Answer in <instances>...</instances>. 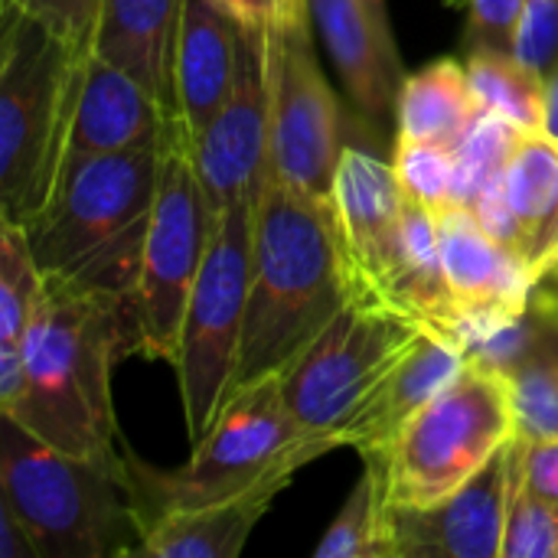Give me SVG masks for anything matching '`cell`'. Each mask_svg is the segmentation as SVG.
Returning a JSON list of instances; mask_svg holds the SVG:
<instances>
[{"label":"cell","instance_id":"6da1fadb","mask_svg":"<svg viewBox=\"0 0 558 558\" xmlns=\"http://www.w3.org/2000/svg\"><path fill=\"white\" fill-rule=\"evenodd\" d=\"M128 350H137L131 304L46 278L23 337V386L0 412L72 458H111V363Z\"/></svg>","mask_w":558,"mask_h":558},{"label":"cell","instance_id":"7a4b0ae2","mask_svg":"<svg viewBox=\"0 0 558 558\" xmlns=\"http://www.w3.org/2000/svg\"><path fill=\"white\" fill-rule=\"evenodd\" d=\"M347 301L333 219L265 170L235 389L284 373Z\"/></svg>","mask_w":558,"mask_h":558},{"label":"cell","instance_id":"3957f363","mask_svg":"<svg viewBox=\"0 0 558 558\" xmlns=\"http://www.w3.org/2000/svg\"><path fill=\"white\" fill-rule=\"evenodd\" d=\"M160 157L163 141L62 160L49 203L23 226L43 278L108 294L134 311Z\"/></svg>","mask_w":558,"mask_h":558},{"label":"cell","instance_id":"277c9868","mask_svg":"<svg viewBox=\"0 0 558 558\" xmlns=\"http://www.w3.org/2000/svg\"><path fill=\"white\" fill-rule=\"evenodd\" d=\"M0 500L20 517L39 558L134 556L141 536L128 461L72 458L20 422L0 425Z\"/></svg>","mask_w":558,"mask_h":558},{"label":"cell","instance_id":"5b68a950","mask_svg":"<svg viewBox=\"0 0 558 558\" xmlns=\"http://www.w3.org/2000/svg\"><path fill=\"white\" fill-rule=\"evenodd\" d=\"M75 56L20 3H3L0 199L26 226L52 196L75 95Z\"/></svg>","mask_w":558,"mask_h":558},{"label":"cell","instance_id":"8992f818","mask_svg":"<svg viewBox=\"0 0 558 558\" xmlns=\"http://www.w3.org/2000/svg\"><path fill=\"white\" fill-rule=\"evenodd\" d=\"M307 441L311 435L301 432L288 409L281 373L235 389L226 412L183 468L154 471L137 458H124L141 536L167 513L199 510L248 490Z\"/></svg>","mask_w":558,"mask_h":558},{"label":"cell","instance_id":"52a82bcc","mask_svg":"<svg viewBox=\"0 0 558 558\" xmlns=\"http://www.w3.org/2000/svg\"><path fill=\"white\" fill-rule=\"evenodd\" d=\"M517 438L510 379L468 360L464 373L438 392L376 461L386 507H428L471 481Z\"/></svg>","mask_w":558,"mask_h":558},{"label":"cell","instance_id":"ba28073f","mask_svg":"<svg viewBox=\"0 0 558 558\" xmlns=\"http://www.w3.org/2000/svg\"><path fill=\"white\" fill-rule=\"evenodd\" d=\"M258 193L239 196L219 213L209 252L190 294L177 379L193 448L213 432L235 396V366L252 288Z\"/></svg>","mask_w":558,"mask_h":558},{"label":"cell","instance_id":"9c48e42d","mask_svg":"<svg viewBox=\"0 0 558 558\" xmlns=\"http://www.w3.org/2000/svg\"><path fill=\"white\" fill-rule=\"evenodd\" d=\"M216 222L219 213L213 209L199 180L193 141L177 118L163 134L160 183L144 245L141 281L134 291L137 353L177 366L190 294L209 252Z\"/></svg>","mask_w":558,"mask_h":558},{"label":"cell","instance_id":"30bf717a","mask_svg":"<svg viewBox=\"0 0 558 558\" xmlns=\"http://www.w3.org/2000/svg\"><path fill=\"white\" fill-rule=\"evenodd\" d=\"M307 0H281L268 26V173L333 219V180L343 157L337 95L314 56Z\"/></svg>","mask_w":558,"mask_h":558},{"label":"cell","instance_id":"8fae6325","mask_svg":"<svg viewBox=\"0 0 558 558\" xmlns=\"http://www.w3.org/2000/svg\"><path fill=\"white\" fill-rule=\"evenodd\" d=\"M428 324L402 307L353 298L281 373L284 399L311 438L337 441L369 389L412 350ZM340 448V441H337Z\"/></svg>","mask_w":558,"mask_h":558},{"label":"cell","instance_id":"7c38bea8","mask_svg":"<svg viewBox=\"0 0 558 558\" xmlns=\"http://www.w3.org/2000/svg\"><path fill=\"white\" fill-rule=\"evenodd\" d=\"M405 199L396 167L369 150L343 147L333 180V232L350 281V301L392 304L402 265Z\"/></svg>","mask_w":558,"mask_h":558},{"label":"cell","instance_id":"4fadbf2b","mask_svg":"<svg viewBox=\"0 0 558 558\" xmlns=\"http://www.w3.org/2000/svg\"><path fill=\"white\" fill-rule=\"evenodd\" d=\"M510 445L448 497L428 507H386V558H504Z\"/></svg>","mask_w":558,"mask_h":558},{"label":"cell","instance_id":"5bb4252c","mask_svg":"<svg viewBox=\"0 0 558 558\" xmlns=\"http://www.w3.org/2000/svg\"><path fill=\"white\" fill-rule=\"evenodd\" d=\"M268 29L242 26L239 78L219 118L193 141V160L216 213L258 193L268 170Z\"/></svg>","mask_w":558,"mask_h":558},{"label":"cell","instance_id":"9a60e30c","mask_svg":"<svg viewBox=\"0 0 558 558\" xmlns=\"http://www.w3.org/2000/svg\"><path fill=\"white\" fill-rule=\"evenodd\" d=\"M468 366L461 340L441 327H425L412 350L369 389L350 422L337 432L340 445L360 451V458H379L399 438V432Z\"/></svg>","mask_w":558,"mask_h":558},{"label":"cell","instance_id":"2e32d148","mask_svg":"<svg viewBox=\"0 0 558 558\" xmlns=\"http://www.w3.org/2000/svg\"><path fill=\"white\" fill-rule=\"evenodd\" d=\"M337 441L330 438H311L298 454H291L284 464H278L271 474H265L248 490L226 497L219 504L199 507V510H180L167 513L157 523H150L137 543L134 556L157 558H235L245 549L248 533L265 517L271 500L291 484V477L311 464L314 458L333 451Z\"/></svg>","mask_w":558,"mask_h":558},{"label":"cell","instance_id":"e0dca14e","mask_svg":"<svg viewBox=\"0 0 558 558\" xmlns=\"http://www.w3.org/2000/svg\"><path fill=\"white\" fill-rule=\"evenodd\" d=\"M167 124L170 118L134 75L95 52L75 62V95L62 160L157 144L163 141Z\"/></svg>","mask_w":558,"mask_h":558},{"label":"cell","instance_id":"ac0fdd59","mask_svg":"<svg viewBox=\"0 0 558 558\" xmlns=\"http://www.w3.org/2000/svg\"><path fill=\"white\" fill-rule=\"evenodd\" d=\"M438 248L445 262L448 284L461 304V320L513 317L530 311L533 278L510 252L500 245L464 203H451L435 213Z\"/></svg>","mask_w":558,"mask_h":558},{"label":"cell","instance_id":"d6986e66","mask_svg":"<svg viewBox=\"0 0 558 558\" xmlns=\"http://www.w3.org/2000/svg\"><path fill=\"white\" fill-rule=\"evenodd\" d=\"M242 26L216 0H183V23L177 43V108L180 121L196 141L229 101L239 59Z\"/></svg>","mask_w":558,"mask_h":558},{"label":"cell","instance_id":"ffe728a7","mask_svg":"<svg viewBox=\"0 0 558 558\" xmlns=\"http://www.w3.org/2000/svg\"><path fill=\"white\" fill-rule=\"evenodd\" d=\"M183 0H105L95 33V56L134 75L170 121L177 108V43Z\"/></svg>","mask_w":558,"mask_h":558},{"label":"cell","instance_id":"44dd1931","mask_svg":"<svg viewBox=\"0 0 558 558\" xmlns=\"http://www.w3.org/2000/svg\"><path fill=\"white\" fill-rule=\"evenodd\" d=\"M307 7L356 108L373 121L399 111L405 82L399 52L379 39L360 0H307Z\"/></svg>","mask_w":558,"mask_h":558},{"label":"cell","instance_id":"7402d4cb","mask_svg":"<svg viewBox=\"0 0 558 558\" xmlns=\"http://www.w3.org/2000/svg\"><path fill=\"white\" fill-rule=\"evenodd\" d=\"M504 196L517 226V258L533 284L558 265V141L523 134L504 170Z\"/></svg>","mask_w":558,"mask_h":558},{"label":"cell","instance_id":"603a6c76","mask_svg":"<svg viewBox=\"0 0 558 558\" xmlns=\"http://www.w3.org/2000/svg\"><path fill=\"white\" fill-rule=\"evenodd\" d=\"M484 111L468 65L458 59H438L428 69L409 75L399 95V137L458 150L471 124Z\"/></svg>","mask_w":558,"mask_h":558},{"label":"cell","instance_id":"cb8c5ba5","mask_svg":"<svg viewBox=\"0 0 558 558\" xmlns=\"http://www.w3.org/2000/svg\"><path fill=\"white\" fill-rule=\"evenodd\" d=\"M392 304L422 317L432 327H441L458 337L461 304L448 284L435 213L415 199H405V232H402V265L392 291Z\"/></svg>","mask_w":558,"mask_h":558},{"label":"cell","instance_id":"d4e9b609","mask_svg":"<svg viewBox=\"0 0 558 558\" xmlns=\"http://www.w3.org/2000/svg\"><path fill=\"white\" fill-rule=\"evenodd\" d=\"M468 75L481 105L523 134H546V72L523 62L517 52L474 46Z\"/></svg>","mask_w":558,"mask_h":558},{"label":"cell","instance_id":"484cf974","mask_svg":"<svg viewBox=\"0 0 558 558\" xmlns=\"http://www.w3.org/2000/svg\"><path fill=\"white\" fill-rule=\"evenodd\" d=\"M46 278L33 258L26 229L0 216V350H20L43 301Z\"/></svg>","mask_w":558,"mask_h":558},{"label":"cell","instance_id":"4316f807","mask_svg":"<svg viewBox=\"0 0 558 558\" xmlns=\"http://www.w3.org/2000/svg\"><path fill=\"white\" fill-rule=\"evenodd\" d=\"M363 477L356 481L353 494L347 497L343 510L330 523L327 536L314 549L317 558H386V494H383V471L376 461H363Z\"/></svg>","mask_w":558,"mask_h":558},{"label":"cell","instance_id":"83f0119b","mask_svg":"<svg viewBox=\"0 0 558 558\" xmlns=\"http://www.w3.org/2000/svg\"><path fill=\"white\" fill-rule=\"evenodd\" d=\"M520 137H523L520 128L484 108L471 124L468 137L454 150V203L474 206L481 193L497 186L504 180V170Z\"/></svg>","mask_w":558,"mask_h":558},{"label":"cell","instance_id":"f1b7e54d","mask_svg":"<svg viewBox=\"0 0 558 558\" xmlns=\"http://www.w3.org/2000/svg\"><path fill=\"white\" fill-rule=\"evenodd\" d=\"M517 435L526 441L558 438V333L510 373Z\"/></svg>","mask_w":558,"mask_h":558},{"label":"cell","instance_id":"f546056e","mask_svg":"<svg viewBox=\"0 0 558 558\" xmlns=\"http://www.w3.org/2000/svg\"><path fill=\"white\" fill-rule=\"evenodd\" d=\"M504 558H558V500L536 494L517 461L510 445V513Z\"/></svg>","mask_w":558,"mask_h":558},{"label":"cell","instance_id":"4dcf8cb0","mask_svg":"<svg viewBox=\"0 0 558 558\" xmlns=\"http://www.w3.org/2000/svg\"><path fill=\"white\" fill-rule=\"evenodd\" d=\"M392 167L409 199L428 206L432 213L454 203V150L399 137Z\"/></svg>","mask_w":558,"mask_h":558},{"label":"cell","instance_id":"1f68e13d","mask_svg":"<svg viewBox=\"0 0 558 558\" xmlns=\"http://www.w3.org/2000/svg\"><path fill=\"white\" fill-rule=\"evenodd\" d=\"M13 3H20L39 23H46L69 46L75 59L92 56L105 0H13Z\"/></svg>","mask_w":558,"mask_h":558},{"label":"cell","instance_id":"d6a6232c","mask_svg":"<svg viewBox=\"0 0 558 558\" xmlns=\"http://www.w3.org/2000/svg\"><path fill=\"white\" fill-rule=\"evenodd\" d=\"M513 52L533 69L546 72L558 62V0H526L513 36Z\"/></svg>","mask_w":558,"mask_h":558},{"label":"cell","instance_id":"836d02e7","mask_svg":"<svg viewBox=\"0 0 558 558\" xmlns=\"http://www.w3.org/2000/svg\"><path fill=\"white\" fill-rule=\"evenodd\" d=\"M464 3L471 10V39H474V46H490V49L513 52V36H517V26L523 20L526 0H464Z\"/></svg>","mask_w":558,"mask_h":558},{"label":"cell","instance_id":"e575fe53","mask_svg":"<svg viewBox=\"0 0 558 558\" xmlns=\"http://www.w3.org/2000/svg\"><path fill=\"white\" fill-rule=\"evenodd\" d=\"M517 448V461H520V474L523 481L549 497L558 500V438H543V441H526V438H513Z\"/></svg>","mask_w":558,"mask_h":558},{"label":"cell","instance_id":"d590c367","mask_svg":"<svg viewBox=\"0 0 558 558\" xmlns=\"http://www.w3.org/2000/svg\"><path fill=\"white\" fill-rule=\"evenodd\" d=\"M0 558H39L20 517L0 500Z\"/></svg>","mask_w":558,"mask_h":558},{"label":"cell","instance_id":"8d00e7d4","mask_svg":"<svg viewBox=\"0 0 558 558\" xmlns=\"http://www.w3.org/2000/svg\"><path fill=\"white\" fill-rule=\"evenodd\" d=\"M216 3L252 29H268L281 10V0H216Z\"/></svg>","mask_w":558,"mask_h":558},{"label":"cell","instance_id":"74e56055","mask_svg":"<svg viewBox=\"0 0 558 558\" xmlns=\"http://www.w3.org/2000/svg\"><path fill=\"white\" fill-rule=\"evenodd\" d=\"M530 304L558 330V265H553L543 278H536Z\"/></svg>","mask_w":558,"mask_h":558},{"label":"cell","instance_id":"f35d334b","mask_svg":"<svg viewBox=\"0 0 558 558\" xmlns=\"http://www.w3.org/2000/svg\"><path fill=\"white\" fill-rule=\"evenodd\" d=\"M360 7L366 10V16H369V23H373V29L379 33V39L392 49V52H399L396 49V39H392V26H389V10H386V0H360Z\"/></svg>","mask_w":558,"mask_h":558},{"label":"cell","instance_id":"ab89813d","mask_svg":"<svg viewBox=\"0 0 558 558\" xmlns=\"http://www.w3.org/2000/svg\"><path fill=\"white\" fill-rule=\"evenodd\" d=\"M546 134L558 141V62L546 75Z\"/></svg>","mask_w":558,"mask_h":558},{"label":"cell","instance_id":"60d3db41","mask_svg":"<svg viewBox=\"0 0 558 558\" xmlns=\"http://www.w3.org/2000/svg\"><path fill=\"white\" fill-rule=\"evenodd\" d=\"M451 3H464V0H451Z\"/></svg>","mask_w":558,"mask_h":558},{"label":"cell","instance_id":"b9f144b4","mask_svg":"<svg viewBox=\"0 0 558 558\" xmlns=\"http://www.w3.org/2000/svg\"><path fill=\"white\" fill-rule=\"evenodd\" d=\"M3 3H13V0H3Z\"/></svg>","mask_w":558,"mask_h":558}]
</instances>
